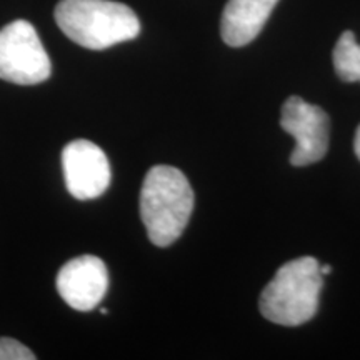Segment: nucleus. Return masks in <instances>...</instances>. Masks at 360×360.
Returning a JSON list of instances; mask_svg holds the SVG:
<instances>
[{
  "label": "nucleus",
  "mask_w": 360,
  "mask_h": 360,
  "mask_svg": "<svg viewBox=\"0 0 360 360\" xmlns=\"http://www.w3.org/2000/svg\"><path fill=\"white\" fill-rule=\"evenodd\" d=\"M192 210L193 191L186 175L170 165L148 170L141 192V217L152 244H174L186 231Z\"/></svg>",
  "instance_id": "nucleus-1"
},
{
  "label": "nucleus",
  "mask_w": 360,
  "mask_h": 360,
  "mask_svg": "<svg viewBox=\"0 0 360 360\" xmlns=\"http://www.w3.org/2000/svg\"><path fill=\"white\" fill-rule=\"evenodd\" d=\"M56 22L70 40L92 51L127 42L141 32L132 8L112 0H60Z\"/></svg>",
  "instance_id": "nucleus-2"
},
{
  "label": "nucleus",
  "mask_w": 360,
  "mask_h": 360,
  "mask_svg": "<svg viewBox=\"0 0 360 360\" xmlns=\"http://www.w3.org/2000/svg\"><path fill=\"white\" fill-rule=\"evenodd\" d=\"M321 290L322 272L317 260L314 257L289 260L262 290L260 314L278 326H302L317 314Z\"/></svg>",
  "instance_id": "nucleus-3"
},
{
  "label": "nucleus",
  "mask_w": 360,
  "mask_h": 360,
  "mask_svg": "<svg viewBox=\"0 0 360 360\" xmlns=\"http://www.w3.org/2000/svg\"><path fill=\"white\" fill-rule=\"evenodd\" d=\"M51 74V57L30 22L15 20L0 29V79L17 85H37Z\"/></svg>",
  "instance_id": "nucleus-4"
},
{
  "label": "nucleus",
  "mask_w": 360,
  "mask_h": 360,
  "mask_svg": "<svg viewBox=\"0 0 360 360\" xmlns=\"http://www.w3.org/2000/svg\"><path fill=\"white\" fill-rule=\"evenodd\" d=\"M281 127L295 139L290 164L295 167L322 160L328 150L330 122L321 107L300 97H289L282 107Z\"/></svg>",
  "instance_id": "nucleus-5"
},
{
  "label": "nucleus",
  "mask_w": 360,
  "mask_h": 360,
  "mask_svg": "<svg viewBox=\"0 0 360 360\" xmlns=\"http://www.w3.org/2000/svg\"><path fill=\"white\" fill-rule=\"evenodd\" d=\"M62 167L67 191L75 199H97L109 188V159L94 142L79 139L67 143L62 152Z\"/></svg>",
  "instance_id": "nucleus-6"
},
{
  "label": "nucleus",
  "mask_w": 360,
  "mask_h": 360,
  "mask_svg": "<svg viewBox=\"0 0 360 360\" xmlns=\"http://www.w3.org/2000/svg\"><path fill=\"white\" fill-rule=\"evenodd\" d=\"M57 290L79 312L96 309L107 294L109 274L96 255H80L67 262L57 274Z\"/></svg>",
  "instance_id": "nucleus-7"
},
{
  "label": "nucleus",
  "mask_w": 360,
  "mask_h": 360,
  "mask_svg": "<svg viewBox=\"0 0 360 360\" xmlns=\"http://www.w3.org/2000/svg\"><path fill=\"white\" fill-rule=\"evenodd\" d=\"M278 0H229L225 4L220 34L231 47L250 44L269 20Z\"/></svg>",
  "instance_id": "nucleus-8"
},
{
  "label": "nucleus",
  "mask_w": 360,
  "mask_h": 360,
  "mask_svg": "<svg viewBox=\"0 0 360 360\" xmlns=\"http://www.w3.org/2000/svg\"><path fill=\"white\" fill-rule=\"evenodd\" d=\"M334 67L344 82H360V45L354 34L345 30L334 49Z\"/></svg>",
  "instance_id": "nucleus-9"
},
{
  "label": "nucleus",
  "mask_w": 360,
  "mask_h": 360,
  "mask_svg": "<svg viewBox=\"0 0 360 360\" xmlns=\"http://www.w3.org/2000/svg\"><path fill=\"white\" fill-rule=\"evenodd\" d=\"M35 355L19 340L2 337L0 339V360H34Z\"/></svg>",
  "instance_id": "nucleus-10"
},
{
  "label": "nucleus",
  "mask_w": 360,
  "mask_h": 360,
  "mask_svg": "<svg viewBox=\"0 0 360 360\" xmlns=\"http://www.w3.org/2000/svg\"><path fill=\"white\" fill-rule=\"evenodd\" d=\"M354 150H355V155H357V159L360 160V125H359L357 132H355V141H354Z\"/></svg>",
  "instance_id": "nucleus-11"
},
{
  "label": "nucleus",
  "mask_w": 360,
  "mask_h": 360,
  "mask_svg": "<svg viewBox=\"0 0 360 360\" xmlns=\"http://www.w3.org/2000/svg\"><path fill=\"white\" fill-rule=\"evenodd\" d=\"M330 270H332L330 265H321V272H322V276H327V274H330Z\"/></svg>",
  "instance_id": "nucleus-12"
}]
</instances>
